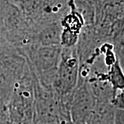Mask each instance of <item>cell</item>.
Here are the masks:
<instances>
[{"instance_id":"obj_1","label":"cell","mask_w":124,"mask_h":124,"mask_svg":"<svg viewBox=\"0 0 124 124\" xmlns=\"http://www.w3.org/2000/svg\"><path fill=\"white\" fill-rule=\"evenodd\" d=\"M79 69L76 46L62 47L60 62L52 84L58 95L65 97L72 93L79 83Z\"/></svg>"},{"instance_id":"obj_2","label":"cell","mask_w":124,"mask_h":124,"mask_svg":"<svg viewBox=\"0 0 124 124\" xmlns=\"http://www.w3.org/2000/svg\"><path fill=\"white\" fill-rule=\"evenodd\" d=\"M62 46L35 45L30 50V59L40 81L45 86L51 85L61 59Z\"/></svg>"},{"instance_id":"obj_3","label":"cell","mask_w":124,"mask_h":124,"mask_svg":"<svg viewBox=\"0 0 124 124\" xmlns=\"http://www.w3.org/2000/svg\"><path fill=\"white\" fill-rule=\"evenodd\" d=\"M70 116L72 124H85L95 106V98L88 79L79 80L71 94Z\"/></svg>"},{"instance_id":"obj_4","label":"cell","mask_w":124,"mask_h":124,"mask_svg":"<svg viewBox=\"0 0 124 124\" xmlns=\"http://www.w3.org/2000/svg\"><path fill=\"white\" fill-rule=\"evenodd\" d=\"M93 77L109 84L114 97L119 92L124 90V72L119 59H116L105 72L94 70Z\"/></svg>"},{"instance_id":"obj_5","label":"cell","mask_w":124,"mask_h":124,"mask_svg":"<svg viewBox=\"0 0 124 124\" xmlns=\"http://www.w3.org/2000/svg\"><path fill=\"white\" fill-rule=\"evenodd\" d=\"M110 44L120 63L124 62V17L116 20L110 28Z\"/></svg>"},{"instance_id":"obj_6","label":"cell","mask_w":124,"mask_h":124,"mask_svg":"<svg viewBox=\"0 0 124 124\" xmlns=\"http://www.w3.org/2000/svg\"><path fill=\"white\" fill-rule=\"evenodd\" d=\"M62 29L57 24H52L44 28L38 35V45L61 46Z\"/></svg>"},{"instance_id":"obj_7","label":"cell","mask_w":124,"mask_h":124,"mask_svg":"<svg viewBox=\"0 0 124 124\" xmlns=\"http://www.w3.org/2000/svg\"><path fill=\"white\" fill-rule=\"evenodd\" d=\"M112 104L116 110L124 112V90L116 94L112 101Z\"/></svg>"}]
</instances>
